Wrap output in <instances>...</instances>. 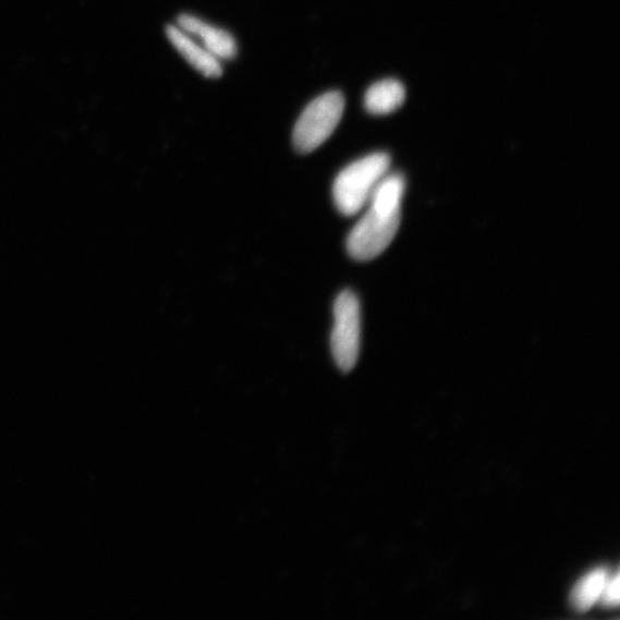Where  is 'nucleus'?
Returning <instances> with one entry per match:
<instances>
[{
  "mask_svg": "<svg viewBox=\"0 0 620 620\" xmlns=\"http://www.w3.org/2000/svg\"><path fill=\"white\" fill-rule=\"evenodd\" d=\"M610 575V571L605 567L595 568L586 573L571 591L572 609L576 612H587L597 605Z\"/></svg>",
  "mask_w": 620,
  "mask_h": 620,
  "instance_id": "7",
  "label": "nucleus"
},
{
  "mask_svg": "<svg viewBox=\"0 0 620 620\" xmlns=\"http://www.w3.org/2000/svg\"><path fill=\"white\" fill-rule=\"evenodd\" d=\"M345 111V98L339 92L313 100L299 118L293 131V145L299 154H311L336 131Z\"/></svg>",
  "mask_w": 620,
  "mask_h": 620,
  "instance_id": "3",
  "label": "nucleus"
},
{
  "mask_svg": "<svg viewBox=\"0 0 620 620\" xmlns=\"http://www.w3.org/2000/svg\"><path fill=\"white\" fill-rule=\"evenodd\" d=\"M167 36L192 68L206 77L218 78L223 74L220 60L198 45L186 33L175 26L167 28Z\"/></svg>",
  "mask_w": 620,
  "mask_h": 620,
  "instance_id": "6",
  "label": "nucleus"
},
{
  "mask_svg": "<svg viewBox=\"0 0 620 620\" xmlns=\"http://www.w3.org/2000/svg\"><path fill=\"white\" fill-rule=\"evenodd\" d=\"M405 99L403 84L384 80L372 85L365 97L366 110L373 116H387L400 109Z\"/></svg>",
  "mask_w": 620,
  "mask_h": 620,
  "instance_id": "8",
  "label": "nucleus"
},
{
  "mask_svg": "<svg viewBox=\"0 0 620 620\" xmlns=\"http://www.w3.org/2000/svg\"><path fill=\"white\" fill-rule=\"evenodd\" d=\"M391 158L377 153L354 161L341 170L333 184L336 207L347 217L365 209L377 186L390 173Z\"/></svg>",
  "mask_w": 620,
  "mask_h": 620,
  "instance_id": "2",
  "label": "nucleus"
},
{
  "mask_svg": "<svg viewBox=\"0 0 620 620\" xmlns=\"http://www.w3.org/2000/svg\"><path fill=\"white\" fill-rule=\"evenodd\" d=\"M404 189L403 177L390 173L377 186L366 212L348 239L353 259L373 260L391 245L400 228Z\"/></svg>",
  "mask_w": 620,
  "mask_h": 620,
  "instance_id": "1",
  "label": "nucleus"
},
{
  "mask_svg": "<svg viewBox=\"0 0 620 620\" xmlns=\"http://www.w3.org/2000/svg\"><path fill=\"white\" fill-rule=\"evenodd\" d=\"M620 600V580L619 573L616 572L609 576V580L604 588L600 601L605 608H616L619 606Z\"/></svg>",
  "mask_w": 620,
  "mask_h": 620,
  "instance_id": "9",
  "label": "nucleus"
},
{
  "mask_svg": "<svg viewBox=\"0 0 620 620\" xmlns=\"http://www.w3.org/2000/svg\"><path fill=\"white\" fill-rule=\"evenodd\" d=\"M333 314L332 354L340 370L349 373L356 365L361 347V306L356 294L352 291L341 292Z\"/></svg>",
  "mask_w": 620,
  "mask_h": 620,
  "instance_id": "4",
  "label": "nucleus"
},
{
  "mask_svg": "<svg viewBox=\"0 0 620 620\" xmlns=\"http://www.w3.org/2000/svg\"><path fill=\"white\" fill-rule=\"evenodd\" d=\"M179 28L189 36L202 39L203 47L219 60L232 59L238 53L236 40L226 31L210 26L205 21L190 14H182Z\"/></svg>",
  "mask_w": 620,
  "mask_h": 620,
  "instance_id": "5",
  "label": "nucleus"
}]
</instances>
